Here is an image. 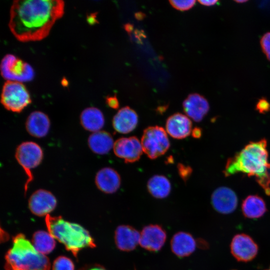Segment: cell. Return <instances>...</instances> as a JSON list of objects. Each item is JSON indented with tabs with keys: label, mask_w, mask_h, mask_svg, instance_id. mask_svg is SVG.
<instances>
[{
	"label": "cell",
	"mask_w": 270,
	"mask_h": 270,
	"mask_svg": "<svg viewBox=\"0 0 270 270\" xmlns=\"http://www.w3.org/2000/svg\"><path fill=\"white\" fill-rule=\"evenodd\" d=\"M88 146L91 150L98 154H106L113 148L114 142L112 135L106 131L92 132L88 137Z\"/></svg>",
	"instance_id": "cell-21"
},
{
	"label": "cell",
	"mask_w": 270,
	"mask_h": 270,
	"mask_svg": "<svg viewBox=\"0 0 270 270\" xmlns=\"http://www.w3.org/2000/svg\"><path fill=\"white\" fill-rule=\"evenodd\" d=\"M170 247L175 255L179 258H184L190 256L194 251L196 242L190 234L180 232L172 236Z\"/></svg>",
	"instance_id": "cell-20"
},
{
	"label": "cell",
	"mask_w": 270,
	"mask_h": 270,
	"mask_svg": "<svg viewBox=\"0 0 270 270\" xmlns=\"http://www.w3.org/2000/svg\"><path fill=\"white\" fill-rule=\"evenodd\" d=\"M32 102L30 94L22 82L6 80L2 87L1 103L7 110L20 112Z\"/></svg>",
	"instance_id": "cell-7"
},
{
	"label": "cell",
	"mask_w": 270,
	"mask_h": 270,
	"mask_svg": "<svg viewBox=\"0 0 270 270\" xmlns=\"http://www.w3.org/2000/svg\"><path fill=\"white\" fill-rule=\"evenodd\" d=\"M171 5L180 10H186L191 8L194 5L196 0H170Z\"/></svg>",
	"instance_id": "cell-27"
},
{
	"label": "cell",
	"mask_w": 270,
	"mask_h": 270,
	"mask_svg": "<svg viewBox=\"0 0 270 270\" xmlns=\"http://www.w3.org/2000/svg\"><path fill=\"white\" fill-rule=\"evenodd\" d=\"M50 126L48 116L40 111H34L28 116L26 128L32 136L41 138L47 135Z\"/></svg>",
	"instance_id": "cell-19"
},
{
	"label": "cell",
	"mask_w": 270,
	"mask_h": 270,
	"mask_svg": "<svg viewBox=\"0 0 270 270\" xmlns=\"http://www.w3.org/2000/svg\"><path fill=\"white\" fill-rule=\"evenodd\" d=\"M2 77L10 81L26 82L32 80L34 72L28 63L12 54L6 55L0 63Z\"/></svg>",
	"instance_id": "cell-8"
},
{
	"label": "cell",
	"mask_w": 270,
	"mask_h": 270,
	"mask_svg": "<svg viewBox=\"0 0 270 270\" xmlns=\"http://www.w3.org/2000/svg\"><path fill=\"white\" fill-rule=\"evenodd\" d=\"M182 106L188 117L196 122L202 121L210 109L207 100L196 93L189 94L184 101Z\"/></svg>",
	"instance_id": "cell-14"
},
{
	"label": "cell",
	"mask_w": 270,
	"mask_h": 270,
	"mask_svg": "<svg viewBox=\"0 0 270 270\" xmlns=\"http://www.w3.org/2000/svg\"><path fill=\"white\" fill-rule=\"evenodd\" d=\"M52 270H74V265L69 258L64 256L57 258L53 262Z\"/></svg>",
	"instance_id": "cell-26"
},
{
	"label": "cell",
	"mask_w": 270,
	"mask_h": 270,
	"mask_svg": "<svg viewBox=\"0 0 270 270\" xmlns=\"http://www.w3.org/2000/svg\"><path fill=\"white\" fill-rule=\"evenodd\" d=\"M192 136L193 138H200L202 134V130L198 127H195L192 130Z\"/></svg>",
	"instance_id": "cell-32"
},
{
	"label": "cell",
	"mask_w": 270,
	"mask_h": 270,
	"mask_svg": "<svg viewBox=\"0 0 270 270\" xmlns=\"http://www.w3.org/2000/svg\"><path fill=\"white\" fill-rule=\"evenodd\" d=\"M192 130L190 119L184 114L175 113L170 116L166 120V130L174 138H184L190 134Z\"/></svg>",
	"instance_id": "cell-15"
},
{
	"label": "cell",
	"mask_w": 270,
	"mask_h": 270,
	"mask_svg": "<svg viewBox=\"0 0 270 270\" xmlns=\"http://www.w3.org/2000/svg\"><path fill=\"white\" fill-rule=\"evenodd\" d=\"M236 2L238 3H243L247 2V0H235Z\"/></svg>",
	"instance_id": "cell-36"
},
{
	"label": "cell",
	"mask_w": 270,
	"mask_h": 270,
	"mask_svg": "<svg viewBox=\"0 0 270 270\" xmlns=\"http://www.w3.org/2000/svg\"><path fill=\"white\" fill-rule=\"evenodd\" d=\"M143 152L151 160L165 154L170 147L166 130L162 126H150L145 128L141 138Z\"/></svg>",
	"instance_id": "cell-6"
},
{
	"label": "cell",
	"mask_w": 270,
	"mask_h": 270,
	"mask_svg": "<svg viewBox=\"0 0 270 270\" xmlns=\"http://www.w3.org/2000/svg\"><path fill=\"white\" fill-rule=\"evenodd\" d=\"M218 0H198V2L202 4V5H204V6H214V5L216 4L218 2Z\"/></svg>",
	"instance_id": "cell-33"
},
{
	"label": "cell",
	"mask_w": 270,
	"mask_h": 270,
	"mask_svg": "<svg viewBox=\"0 0 270 270\" xmlns=\"http://www.w3.org/2000/svg\"><path fill=\"white\" fill-rule=\"evenodd\" d=\"M147 188L150 194L156 198L167 197L171 191V184L164 176L156 174L152 176L147 183Z\"/></svg>",
	"instance_id": "cell-24"
},
{
	"label": "cell",
	"mask_w": 270,
	"mask_h": 270,
	"mask_svg": "<svg viewBox=\"0 0 270 270\" xmlns=\"http://www.w3.org/2000/svg\"><path fill=\"white\" fill-rule=\"evenodd\" d=\"M95 184L100 191L106 194H112L120 188L121 178L114 169L106 167L98 172L95 177Z\"/></svg>",
	"instance_id": "cell-18"
},
{
	"label": "cell",
	"mask_w": 270,
	"mask_h": 270,
	"mask_svg": "<svg viewBox=\"0 0 270 270\" xmlns=\"http://www.w3.org/2000/svg\"><path fill=\"white\" fill-rule=\"evenodd\" d=\"M56 204V199L51 192L38 189L30 197L28 208L31 212L36 216H46L55 208Z\"/></svg>",
	"instance_id": "cell-11"
},
{
	"label": "cell",
	"mask_w": 270,
	"mask_h": 270,
	"mask_svg": "<svg viewBox=\"0 0 270 270\" xmlns=\"http://www.w3.org/2000/svg\"><path fill=\"white\" fill-rule=\"evenodd\" d=\"M266 148L265 138L250 142L228 160L224 171V176L242 172L248 176H254L265 193L270 196V174L268 172L270 162Z\"/></svg>",
	"instance_id": "cell-2"
},
{
	"label": "cell",
	"mask_w": 270,
	"mask_h": 270,
	"mask_svg": "<svg viewBox=\"0 0 270 270\" xmlns=\"http://www.w3.org/2000/svg\"><path fill=\"white\" fill-rule=\"evenodd\" d=\"M256 110L260 114H265L270 110V104L265 98H262L257 102Z\"/></svg>",
	"instance_id": "cell-30"
},
{
	"label": "cell",
	"mask_w": 270,
	"mask_h": 270,
	"mask_svg": "<svg viewBox=\"0 0 270 270\" xmlns=\"http://www.w3.org/2000/svg\"><path fill=\"white\" fill-rule=\"evenodd\" d=\"M106 103L109 107L113 109H117L119 107V102L116 95L108 96Z\"/></svg>",
	"instance_id": "cell-31"
},
{
	"label": "cell",
	"mask_w": 270,
	"mask_h": 270,
	"mask_svg": "<svg viewBox=\"0 0 270 270\" xmlns=\"http://www.w3.org/2000/svg\"><path fill=\"white\" fill-rule=\"evenodd\" d=\"M177 169L180 176L186 182L192 174V168L188 165L178 163L177 165Z\"/></svg>",
	"instance_id": "cell-28"
},
{
	"label": "cell",
	"mask_w": 270,
	"mask_h": 270,
	"mask_svg": "<svg viewBox=\"0 0 270 270\" xmlns=\"http://www.w3.org/2000/svg\"><path fill=\"white\" fill-rule=\"evenodd\" d=\"M166 160H167V161H168V163H170V162L172 163V162L174 161V160H173V158H172V156H170V157H168Z\"/></svg>",
	"instance_id": "cell-34"
},
{
	"label": "cell",
	"mask_w": 270,
	"mask_h": 270,
	"mask_svg": "<svg viewBox=\"0 0 270 270\" xmlns=\"http://www.w3.org/2000/svg\"><path fill=\"white\" fill-rule=\"evenodd\" d=\"M230 252L234 258L239 262H248L252 260L258 252V246L248 235L239 234L232 238Z\"/></svg>",
	"instance_id": "cell-10"
},
{
	"label": "cell",
	"mask_w": 270,
	"mask_h": 270,
	"mask_svg": "<svg viewBox=\"0 0 270 270\" xmlns=\"http://www.w3.org/2000/svg\"><path fill=\"white\" fill-rule=\"evenodd\" d=\"M260 43L263 52L270 61V32L264 34L260 39Z\"/></svg>",
	"instance_id": "cell-29"
},
{
	"label": "cell",
	"mask_w": 270,
	"mask_h": 270,
	"mask_svg": "<svg viewBox=\"0 0 270 270\" xmlns=\"http://www.w3.org/2000/svg\"><path fill=\"white\" fill-rule=\"evenodd\" d=\"M166 238V232L158 224H150L142 230L139 244L148 250L158 252L164 246Z\"/></svg>",
	"instance_id": "cell-12"
},
{
	"label": "cell",
	"mask_w": 270,
	"mask_h": 270,
	"mask_svg": "<svg viewBox=\"0 0 270 270\" xmlns=\"http://www.w3.org/2000/svg\"><path fill=\"white\" fill-rule=\"evenodd\" d=\"M138 121L137 113L127 106L119 110L114 116L112 124L116 132L126 134L130 132L136 128Z\"/></svg>",
	"instance_id": "cell-16"
},
{
	"label": "cell",
	"mask_w": 270,
	"mask_h": 270,
	"mask_svg": "<svg viewBox=\"0 0 270 270\" xmlns=\"http://www.w3.org/2000/svg\"><path fill=\"white\" fill-rule=\"evenodd\" d=\"M32 244L38 252L44 255L52 252L56 246L54 238L49 232L43 230L34 233Z\"/></svg>",
	"instance_id": "cell-25"
},
{
	"label": "cell",
	"mask_w": 270,
	"mask_h": 270,
	"mask_svg": "<svg viewBox=\"0 0 270 270\" xmlns=\"http://www.w3.org/2000/svg\"><path fill=\"white\" fill-rule=\"evenodd\" d=\"M80 122L86 130L94 132L100 130L104 124V118L102 111L95 107L87 108L80 115Z\"/></svg>",
	"instance_id": "cell-22"
},
{
	"label": "cell",
	"mask_w": 270,
	"mask_h": 270,
	"mask_svg": "<svg viewBox=\"0 0 270 270\" xmlns=\"http://www.w3.org/2000/svg\"><path fill=\"white\" fill-rule=\"evenodd\" d=\"M90 270H106L102 268H94L90 269Z\"/></svg>",
	"instance_id": "cell-35"
},
{
	"label": "cell",
	"mask_w": 270,
	"mask_h": 270,
	"mask_svg": "<svg viewBox=\"0 0 270 270\" xmlns=\"http://www.w3.org/2000/svg\"><path fill=\"white\" fill-rule=\"evenodd\" d=\"M270 270V266L269 267V268H268V269H266V270Z\"/></svg>",
	"instance_id": "cell-37"
},
{
	"label": "cell",
	"mask_w": 270,
	"mask_h": 270,
	"mask_svg": "<svg viewBox=\"0 0 270 270\" xmlns=\"http://www.w3.org/2000/svg\"><path fill=\"white\" fill-rule=\"evenodd\" d=\"M211 201L214 210L222 214H228L234 212L238 202L236 193L226 186L216 188L212 195Z\"/></svg>",
	"instance_id": "cell-13"
},
{
	"label": "cell",
	"mask_w": 270,
	"mask_h": 270,
	"mask_svg": "<svg viewBox=\"0 0 270 270\" xmlns=\"http://www.w3.org/2000/svg\"><path fill=\"white\" fill-rule=\"evenodd\" d=\"M64 11V2L61 0H14L10 10L8 26L20 42L40 40L48 36Z\"/></svg>",
	"instance_id": "cell-1"
},
{
	"label": "cell",
	"mask_w": 270,
	"mask_h": 270,
	"mask_svg": "<svg viewBox=\"0 0 270 270\" xmlns=\"http://www.w3.org/2000/svg\"><path fill=\"white\" fill-rule=\"evenodd\" d=\"M43 156L42 148L38 144L33 142H24L20 144L16 148L15 158L24 170L27 177L24 186L25 194L30 183L34 180L32 170L41 163Z\"/></svg>",
	"instance_id": "cell-5"
},
{
	"label": "cell",
	"mask_w": 270,
	"mask_h": 270,
	"mask_svg": "<svg viewBox=\"0 0 270 270\" xmlns=\"http://www.w3.org/2000/svg\"><path fill=\"white\" fill-rule=\"evenodd\" d=\"M242 209L244 216L249 218H260L267 211L264 200L257 195L248 196L242 202Z\"/></svg>",
	"instance_id": "cell-23"
},
{
	"label": "cell",
	"mask_w": 270,
	"mask_h": 270,
	"mask_svg": "<svg viewBox=\"0 0 270 270\" xmlns=\"http://www.w3.org/2000/svg\"><path fill=\"white\" fill-rule=\"evenodd\" d=\"M140 233L134 228L128 225L118 226L114 234L117 248L122 251L134 250L140 243Z\"/></svg>",
	"instance_id": "cell-17"
},
{
	"label": "cell",
	"mask_w": 270,
	"mask_h": 270,
	"mask_svg": "<svg viewBox=\"0 0 270 270\" xmlns=\"http://www.w3.org/2000/svg\"><path fill=\"white\" fill-rule=\"evenodd\" d=\"M113 150L115 155L126 163L138 160L143 152L141 142L134 136L118 138L114 142Z\"/></svg>",
	"instance_id": "cell-9"
},
{
	"label": "cell",
	"mask_w": 270,
	"mask_h": 270,
	"mask_svg": "<svg viewBox=\"0 0 270 270\" xmlns=\"http://www.w3.org/2000/svg\"><path fill=\"white\" fill-rule=\"evenodd\" d=\"M6 270H50L49 258L38 252L22 234L13 238L6 256Z\"/></svg>",
	"instance_id": "cell-3"
},
{
	"label": "cell",
	"mask_w": 270,
	"mask_h": 270,
	"mask_svg": "<svg viewBox=\"0 0 270 270\" xmlns=\"http://www.w3.org/2000/svg\"><path fill=\"white\" fill-rule=\"evenodd\" d=\"M46 223L49 233L62 243L75 257L84 248H94L96 244L88 232L80 225L66 221L60 216L48 214Z\"/></svg>",
	"instance_id": "cell-4"
}]
</instances>
